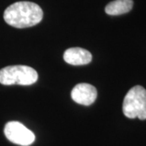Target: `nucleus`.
<instances>
[{"label":"nucleus","instance_id":"obj_2","mask_svg":"<svg viewBox=\"0 0 146 146\" xmlns=\"http://www.w3.org/2000/svg\"><path fill=\"white\" fill-rule=\"evenodd\" d=\"M123 112L129 119L138 118L146 119V89L141 85H136L126 94Z\"/></svg>","mask_w":146,"mask_h":146},{"label":"nucleus","instance_id":"obj_1","mask_svg":"<svg viewBox=\"0 0 146 146\" xmlns=\"http://www.w3.org/2000/svg\"><path fill=\"white\" fill-rule=\"evenodd\" d=\"M43 11L39 6L27 1L16 2L4 11L3 18L7 24L17 29L34 26L40 23Z\"/></svg>","mask_w":146,"mask_h":146},{"label":"nucleus","instance_id":"obj_3","mask_svg":"<svg viewBox=\"0 0 146 146\" xmlns=\"http://www.w3.org/2000/svg\"><path fill=\"white\" fill-rule=\"evenodd\" d=\"M37 78L36 70L25 65L7 66L0 70V84L4 85H30L35 83Z\"/></svg>","mask_w":146,"mask_h":146},{"label":"nucleus","instance_id":"obj_6","mask_svg":"<svg viewBox=\"0 0 146 146\" xmlns=\"http://www.w3.org/2000/svg\"><path fill=\"white\" fill-rule=\"evenodd\" d=\"M63 59L71 65H85L92 61V54L83 48L73 47L65 50Z\"/></svg>","mask_w":146,"mask_h":146},{"label":"nucleus","instance_id":"obj_7","mask_svg":"<svg viewBox=\"0 0 146 146\" xmlns=\"http://www.w3.org/2000/svg\"><path fill=\"white\" fill-rule=\"evenodd\" d=\"M132 7V0H114L106 6L105 11L110 16H119L129 12Z\"/></svg>","mask_w":146,"mask_h":146},{"label":"nucleus","instance_id":"obj_4","mask_svg":"<svg viewBox=\"0 0 146 146\" xmlns=\"http://www.w3.org/2000/svg\"><path fill=\"white\" fill-rule=\"evenodd\" d=\"M4 134L8 141L21 146H29L35 141V135L25 126L17 121L6 123Z\"/></svg>","mask_w":146,"mask_h":146},{"label":"nucleus","instance_id":"obj_5","mask_svg":"<svg viewBox=\"0 0 146 146\" xmlns=\"http://www.w3.org/2000/svg\"><path fill=\"white\" fill-rule=\"evenodd\" d=\"M98 96L96 88L92 84L80 83L76 84L72 91V98L76 103L90 106L94 103Z\"/></svg>","mask_w":146,"mask_h":146}]
</instances>
